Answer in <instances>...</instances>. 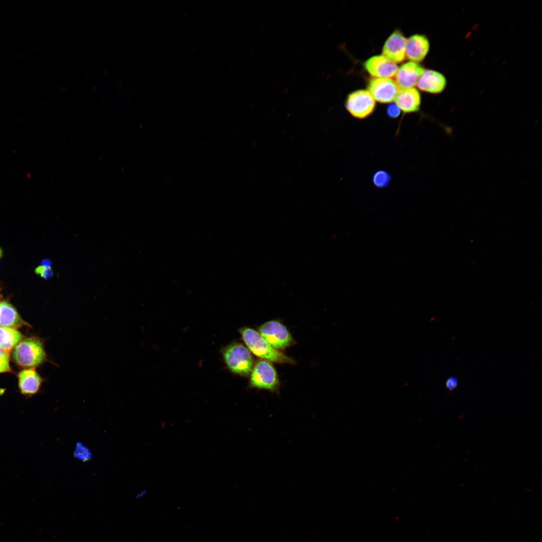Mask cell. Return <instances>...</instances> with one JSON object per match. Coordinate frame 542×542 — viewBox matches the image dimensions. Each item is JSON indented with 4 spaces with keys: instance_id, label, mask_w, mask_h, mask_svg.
<instances>
[{
    "instance_id": "9a60e30c",
    "label": "cell",
    "mask_w": 542,
    "mask_h": 542,
    "mask_svg": "<svg viewBox=\"0 0 542 542\" xmlns=\"http://www.w3.org/2000/svg\"><path fill=\"white\" fill-rule=\"evenodd\" d=\"M24 324L15 309L9 303H0V326L17 328Z\"/></svg>"
},
{
    "instance_id": "ffe728a7",
    "label": "cell",
    "mask_w": 542,
    "mask_h": 542,
    "mask_svg": "<svg viewBox=\"0 0 542 542\" xmlns=\"http://www.w3.org/2000/svg\"><path fill=\"white\" fill-rule=\"evenodd\" d=\"M36 273L45 278L49 277L51 275V270L49 267L44 265H41L36 268Z\"/></svg>"
},
{
    "instance_id": "603a6c76",
    "label": "cell",
    "mask_w": 542,
    "mask_h": 542,
    "mask_svg": "<svg viewBox=\"0 0 542 542\" xmlns=\"http://www.w3.org/2000/svg\"><path fill=\"white\" fill-rule=\"evenodd\" d=\"M5 391V389L0 388V396H1L2 395H3Z\"/></svg>"
},
{
    "instance_id": "8fae6325",
    "label": "cell",
    "mask_w": 542,
    "mask_h": 542,
    "mask_svg": "<svg viewBox=\"0 0 542 542\" xmlns=\"http://www.w3.org/2000/svg\"><path fill=\"white\" fill-rule=\"evenodd\" d=\"M395 103L404 113L417 112L420 109L421 95L414 87L399 89L394 99Z\"/></svg>"
},
{
    "instance_id": "44dd1931",
    "label": "cell",
    "mask_w": 542,
    "mask_h": 542,
    "mask_svg": "<svg viewBox=\"0 0 542 542\" xmlns=\"http://www.w3.org/2000/svg\"><path fill=\"white\" fill-rule=\"evenodd\" d=\"M445 385L448 390H453L458 385V379L454 376H450L447 379Z\"/></svg>"
},
{
    "instance_id": "e0dca14e",
    "label": "cell",
    "mask_w": 542,
    "mask_h": 542,
    "mask_svg": "<svg viewBox=\"0 0 542 542\" xmlns=\"http://www.w3.org/2000/svg\"><path fill=\"white\" fill-rule=\"evenodd\" d=\"M391 179L389 173L383 170L376 171L373 174L372 177L373 185L379 189H383L387 187L391 182Z\"/></svg>"
},
{
    "instance_id": "7402d4cb",
    "label": "cell",
    "mask_w": 542,
    "mask_h": 542,
    "mask_svg": "<svg viewBox=\"0 0 542 542\" xmlns=\"http://www.w3.org/2000/svg\"><path fill=\"white\" fill-rule=\"evenodd\" d=\"M145 494H146V492L145 491H143L142 492H140V493H138L137 494V495L136 496V497L137 498H140V497H142L143 496H144L145 495Z\"/></svg>"
},
{
    "instance_id": "ac0fdd59",
    "label": "cell",
    "mask_w": 542,
    "mask_h": 542,
    "mask_svg": "<svg viewBox=\"0 0 542 542\" xmlns=\"http://www.w3.org/2000/svg\"><path fill=\"white\" fill-rule=\"evenodd\" d=\"M9 359V352L0 348V373L8 372L11 370Z\"/></svg>"
},
{
    "instance_id": "6da1fadb",
    "label": "cell",
    "mask_w": 542,
    "mask_h": 542,
    "mask_svg": "<svg viewBox=\"0 0 542 542\" xmlns=\"http://www.w3.org/2000/svg\"><path fill=\"white\" fill-rule=\"evenodd\" d=\"M239 332L246 347L255 356L277 363H294V360L273 347L254 329L244 327L239 329Z\"/></svg>"
},
{
    "instance_id": "52a82bcc",
    "label": "cell",
    "mask_w": 542,
    "mask_h": 542,
    "mask_svg": "<svg viewBox=\"0 0 542 542\" xmlns=\"http://www.w3.org/2000/svg\"><path fill=\"white\" fill-rule=\"evenodd\" d=\"M367 88L375 101L381 103H391L399 90L395 81L385 78H372L369 81Z\"/></svg>"
},
{
    "instance_id": "d6986e66",
    "label": "cell",
    "mask_w": 542,
    "mask_h": 542,
    "mask_svg": "<svg viewBox=\"0 0 542 542\" xmlns=\"http://www.w3.org/2000/svg\"><path fill=\"white\" fill-rule=\"evenodd\" d=\"M400 112L401 110L395 103L391 102L387 105L386 113L389 118H396L399 116Z\"/></svg>"
},
{
    "instance_id": "9c48e42d",
    "label": "cell",
    "mask_w": 542,
    "mask_h": 542,
    "mask_svg": "<svg viewBox=\"0 0 542 542\" xmlns=\"http://www.w3.org/2000/svg\"><path fill=\"white\" fill-rule=\"evenodd\" d=\"M425 70L418 63L412 61L404 63L397 69L395 82L400 89L413 87L417 84Z\"/></svg>"
},
{
    "instance_id": "4fadbf2b",
    "label": "cell",
    "mask_w": 542,
    "mask_h": 542,
    "mask_svg": "<svg viewBox=\"0 0 542 542\" xmlns=\"http://www.w3.org/2000/svg\"><path fill=\"white\" fill-rule=\"evenodd\" d=\"M447 80L443 74L435 70H425L419 79L417 86L422 91L437 94L445 88Z\"/></svg>"
},
{
    "instance_id": "30bf717a",
    "label": "cell",
    "mask_w": 542,
    "mask_h": 542,
    "mask_svg": "<svg viewBox=\"0 0 542 542\" xmlns=\"http://www.w3.org/2000/svg\"><path fill=\"white\" fill-rule=\"evenodd\" d=\"M365 70L374 78H390L395 76L398 67L396 64L382 55L372 56L364 63Z\"/></svg>"
},
{
    "instance_id": "3957f363",
    "label": "cell",
    "mask_w": 542,
    "mask_h": 542,
    "mask_svg": "<svg viewBox=\"0 0 542 542\" xmlns=\"http://www.w3.org/2000/svg\"><path fill=\"white\" fill-rule=\"evenodd\" d=\"M13 357L19 365L30 367L41 364L46 358V353L43 345L39 340L29 339L17 345L14 351Z\"/></svg>"
},
{
    "instance_id": "2e32d148",
    "label": "cell",
    "mask_w": 542,
    "mask_h": 542,
    "mask_svg": "<svg viewBox=\"0 0 542 542\" xmlns=\"http://www.w3.org/2000/svg\"><path fill=\"white\" fill-rule=\"evenodd\" d=\"M22 339L21 333L9 328L0 327V348L9 351Z\"/></svg>"
},
{
    "instance_id": "ba28073f",
    "label": "cell",
    "mask_w": 542,
    "mask_h": 542,
    "mask_svg": "<svg viewBox=\"0 0 542 542\" xmlns=\"http://www.w3.org/2000/svg\"><path fill=\"white\" fill-rule=\"evenodd\" d=\"M406 39L399 30L392 33L385 42L382 48V56L394 63H400L405 57Z\"/></svg>"
},
{
    "instance_id": "5bb4252c",
    "label": "cell",
    "mask_w": 542,
    "mask_h": 542,
    "mask_svg": "<svg viewBox=\"0 0 542 542\" xmlns=\"http://www.w3.org/2000/svg\"><path fill=\"white\" fill-rule=\"evenodd\" d=\"M19 387L25 394L36 393L40 387L42 380L36 371L33 369L22 371L19 375Z\"/></svg>"
},
{
    "instance_id": "7a4b0ae2",
    "label": "cell",
    "mask_w": 542,
    "mask_h": 542,
    "mask_svg": "<svg viewBox=\"0 0 542 542\" xmlns=\"http://www.w3.org/2000/svg\"><path fill=\"white\" fill-rule=\"evenodd\" d=\"M221 354L229 370L235 374L247 376L254 365L251 352L242 344L233 342L223 347Z\"/></svg>"
},
{
    "instance_id": "cb8c5ba5",
    "label": "cell",
    "mask_w": 542,
    "mask_h": 542,
    "mask_svg": "<svg viewBox=\"0 0 542 542\" xmlns=\"http://www.w3.org/2000/svg\"><path fill=\"white\" fill-rule=\"evenodd\" d=\"M2 254H3V251H2V249L0 248V258L2 257Z\"/></svg>"
},
{
    "instance_id": "8992f818",
    "label": "cell",
    "mask_w": 542,
    "mask_h": 542,
    "mask_svg": "<svg viewBox=\"0 0 542 542\" xmlns=\"http://www.w3.org/2000/svg\"><path fill=\"white\" fill-rule=\"evenodd\" d=\"M258 333L273 347L284 349L292 345L294 340L286 327L276 320L264 323L258 328Z\"/></svg>"
},
{
    "instance_id": "5b68a950",
    "label": "cell",
    "mask_w": 542,
    "mask_h": 542,
    "mask_svg": "<svg viewBox=\"0 0 542 542\" xmlns=\"http://www.w3.org/2000/svg\"><path fill=\"white\" fill-rule=\"evenodd\" d=\"M345 106L353 117L364 119L369 116L375 108V101L367 90H358L349 93Z\"/></svg>"
},
{
    "instance_id": "277c9868",
    "label": "cell",
    "mask_w": 542,
    "mask_h": 542,
    "mask_svg": "<svg viewBox=\"0 0 542 542\" xmlns=\"http://www.w3.org/2000/svg\"><path fill=\"white\" fill-rule=\"evenodd\" d=\"M279 385L277 372L270 361L261 359L254 364L250 373V387L274 391Z\"/></svg>"
},
{
    "instance_id": "7c38bea8",
    "label": "cell",
    "mask_w": 542,
    "mask_h": 542,
    "mask_svg": "<svg viewBox=\"0 0 542 542\" xmlns=\"http://www.w3.org/2000/svg\"><path fill=\"white\" fill-rule=\"evenodd\" d=\"M429 49L430 43L425 36L412 35L406 39L405 57L412 62H421L427 56Z\"/></svg>"
}]
</instances>
